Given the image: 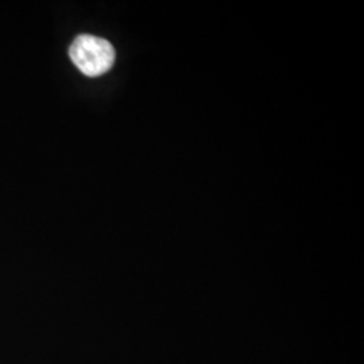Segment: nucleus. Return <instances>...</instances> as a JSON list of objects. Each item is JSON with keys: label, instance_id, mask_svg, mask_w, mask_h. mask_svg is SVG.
<instances>
[{"label": "nucleus", "instance_id": "obj_1", "mask_svg": "<svg viewBox=\"0 0 364 364\" xmlns=\"http://www.w3.org/2000/svg\"><path fill=\"white\" fill-rule=\"evenodd\" d=\"M69 55L78 70L90 77L107 73L115 63V49L105 38L82 34L69 48Z\"/></svg>", "mask_w": 364, "mask_h": 364}]
</instances>
